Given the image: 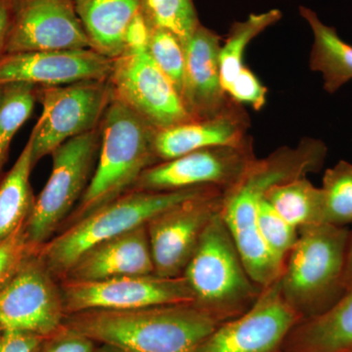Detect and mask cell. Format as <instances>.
I'll return each instance as SVG.
<instances>
[{
    "mask_svg": "<svg viewBox=\"0 0 352 352\" xmlns=\"http://www.w3.org/2000/svg\"><path fill=\"white\" fill-rule=\"evenodd\" d=\"M328 148L319 139L303 138L296 147H281L254 159L239 180L223 192L220 215L237 245L245 270L259 286L272 283L283 270L259 236L256 208L267 190L308 173H319Z\"/></svg>",
    "mask_w": 352,
    "mask_h": 352,
    "instance_id": "obj_1",
    "label": "cell"
},
{
    "mask_svg": "<svg viewBox=\"0 0 352 352\" xmlns=\"http://www.w3.org/2000/svg\"><path fill=\"white\" fill-rule=\"evenodd\" d=\"M220 324L194 302L85 310L66 315L63 321L65 327L96 344L126 352H195Z\"/></svg>",
    "mask_w": 352,
    "mask_h": 352,
    "instance_id": "obj_2",
    "label": "cell"
},
{
    "mask_svg": "<svg viewBox=\"0 0 352 352\" xmlns=\"http://www.w3.org/2000/svg\"><path fill=\"white\" fill-rule=\"evenodd\" d=\"M99 131L96 168L64 228L131 191L148 168L160 163L154 147L156 129L117 99L104 113Z\"/></svg>",
    "mask_w": 352,
    "mask_h": 352,
    "instance_id": "obj_3",
    "label": "cell"
},
{
    "mask_svg": "<svg viewBox=\"0 0 352 352\" xmlns=\"http://www.w3.org/2000/svg\"><path fill=\"white\" fill-rule=\"evenodd\" d=\"M349 233L347 227L328 223L298 229L280 275V289L300 320L323 314L346 293Z\"/></svg>",
    "mask_w": 352,
    "mask_h": 352,
    "instance_id": "obj_4",
    "label": "cell"
},
{
    "mask_svg": "<svg viewBox=\"0 0 352 352\" xmlns=\"http://www.w3.org/2000/svg\"><path fill=\"white\" fill-rule=\"evenodd\" d=\"M212 189H214V187L177 191L132 189L63 228L61 232L39 248L38 256L51 274L60 281L66 276L76 259L89 248L145 226L152 217L166 208Z\"/></svg>",
    "mask_w": 352,
    "mask_h": 352,
    "instance_id": "obj_5",
    "label": "cell"
},
{
    "mask_svg": "<svg viewBox=\"0 0 352 352\" xmlns=\"http://www.w3.org/2000/svg\"><path fill=\"white\" fill-rule=\"evenodd\" d=\"M182 276L194 303L220 323L251 309L263 287L250 276L221 215L210 222Z\"/></svg>",
    "mask_w": 352,
    "mask_h": 352,
    "instance_id": "obj_6",
    "label": "cell"
},
{
    "mask_svg": "<svg viewBox=\"0 0 352 352\" xmlns=\"http://www.w3.org/2000/svg\"><path fill=\"white\" fill-rule=\"evenodd\" d=\"M98 129L66 141L52 152L50 179L25 222L28 240L39 250L60 230L92 177L100 151Z\"/></svg>",
    "mask_w": 352,
    "mask_h": 352,
    "instance_id": "obj_7",
    "label": "cell"
},
{
    "mask_svg": "<svg viewBox=\"0 0 352 352\" xmlns=\"http://www.w3.org/2000/svg\"><path fill=\"white\" fill-rule=\"evenodd\" d=\"M43 113L32 129V164L52 154L69 139L98 129L113 100L109 80H82L54 87H38Z\"/></svg>",
    "mask_w": 352,
    "mask_h": 352,
    "instance_id": "obj_8",
    "label": "cell"
},
{
    "mask_svg": "<svg viewBox=\"0 0 352 352\" xmlns=\"http://www.w3.org/2000/svg\"><path fill=\"white\" fill-rule=\"evenodd\" d=\"M108 80L113 99L131 109L157 131L193 120L177 89L147 50L126 51L113 60Z\"/></svg>",
    "mask_w": 352,
    "mask_h": 352,
    "instance_id": "obj_9",
    "label": "cell"
},
{
    "mask_svg": "<svg viewBox=\"0 0 352 352\" xmlns=\"http://www.w3.org/2000/svg\"><path fill=\"white\" fill-rule=\"evenodd\" d=\"M65 314L90 309L127 310L193 302L194 295L183 276L166 278L127 275L96 280H60Z\"/></svg>",
    "mask_w": 352,
    "mask_h": 352,
    "instance_id": "obj_10",
    "label": "cell"
},
{
    "mask_svg": "<svg viewBox=\"0 0 352 352\" xmlns=\"http://www.w3.org/2000/svg\"><path fill=\"white\" fill-rule=\"evenodd\" d=\"M223 192L210 190L166 208L146 223L155 274L182 276L206 228L221 212Z\"/></svg>",
    "mask_w": 352,
    "mask_h": 352,
    "instance_id": "obj_11",
    "label": "cell"
},
{
    "mask_svg": "<svg viewBox=\"0 0 352 352\" xmlns=\"http://www.w3.org/2000/svg\"><path fill=\"white\" fill-rule=\"evenodd\" d=\"M65 316L59 281L38 252L0 289V333L21 331L45 338L63 326Z\"/></svg>",
    "mask_w": 352,
    "mask_h": 352,
    "instance_id": "obj_12",
    "label": "cell"
},
{
    "mask_svg": "<svg viewBox=\"0 0 352 352\" xmlns=\"http://www.w3.org/2000/svg\"><path fill=\"white\" fill-rule=\"evenodd\" d=\"M256 159L252 139L240 146H219L183 155L150 166L140 175L133 189L148 191L233 186Z\"/></svg>",
    "mask_w": 352,
    "mask_h": 352,
    "instance_id": "obj_13",
    "label": "cell"
},
{
    "mask_svg": "<svg viewBox=\"0 0 352 352\" xmlns=\"http://www.w3.org/2000/svg\"><path fill=\"white\" fill-rule=\"evenodd\" d=\"M300 317L284 300L280 276L264 287L251 309L220 324L195 352H282Z\"/></svg>",
    "mask_w": 352,
    "mask_h": 352,
    "instance_id": "obj_14",
    "label": "cell"
},
{
    "mask_svg": "<svg viewBox=\"0 0 352 352\" xmlns=\"http://www.w3.org/2000/svg\"><path fill=\"white\" fill-rule=\"evenodd\" d=\"M91 50L75 0H14L6 53Z\"/></svg>",
    "mask_w": 352,
    "mask_h": 352,
    "instance_id": "obj_15",
    "label": "cell"
},
{
    "mask_svg": "<svg viewBox=\"0 0 352 352\" xmlns=\"http://www.w3.org/2000/svg\"><path fill=\"white\" fill-rule=\"evenodd\" d=\"M113 60L92 50L30 51L0 57V87L30 83L54 87L82 80H107Z\"/></svg>",
    "mask_w": 352,
    "mask_h": 352,
    "instance_id": "obj_16",
    "label": "cell"
},
{
    "mask_svg": "<svg viewBox=\"0 0 352 352\" xmlns=\"http://www.w3.org/2000/svg\"><path fill=\"white\" fill-rule=\"evenodd\" d=\"M221 45V36L201 24L183 45L185 78L182 99L193 120L214 117L232 103L220 80Z\"/></svg>",
    "mask_w": 352,
    "mask_h": 352,
    "instance_id": "obj_17",
    "label": "cell"
},
{
    "mask_svg": "<svg viewBox=\"0 0 352 352\" xmlns=\"http://www.w3.org/2000/svg\"><path fill=\"white\" fill-rule=\"evenodd\" d=\"M249 126L247 113L232 101L214 117L191 120L157 131L155 153L159 162H164L207 148L243 145L251 140L247 135Z\"/></svg>",
    "mask_w": 352,
    "mask_h": 352,
    "instance_id": "obj_18",
    "label": "cell"
},
{
    "mask_svg": "<svg viewBox=\"0 0 352 352\" xmlns=\"http://www.w3.org/2000/svg\"><path fill=\"white\" fill-rule=\"evenodd\" d=\"M149 274H155V267L145 224L89 248L63 279L96 281Z\"/></svg>",
    "mask_w": 352,
    "mask_h": 352,
    "instance_id": "obj_19",
    "label": "cell"
},
{
    "mask_svg": "<svg viewBox=\"0 0 352 352\" xmlns=\"http://www.w3.org/2000/svg\"><path fill=\"white\" fill-rule=\"evenodd\" d=\"M75 4L90 48L111 60L122 56L127 29L142 12L143 0H75Z\"/></svg>",
    "mask_w": 352,
    "mask_h": 352,
    "instance_id": "obj_20",
    "label": "cell"
},
{
    "mask_svg": "<svg viewBox=\"0 0 352 352\" xmlns=\"http://www.w3.org/2000/svg\"><path fill=\"white\" fill-rule=\"evenodd\" d=\"M352 349V286L330 309L291 329L282 352H349Z\"/></svg>",
    "mask_w": 352,
    "mask_h": 352,
    "instance_id": "obj_21",
    "label": "cell"
},
{
    "mask_svg": "<svg viewBox=\"0 0 352 352\" xmlns=\"http://www.w3.org/2000/svg\"><path fill=\"white\" fill-rule=\"evenodd\" d=\"M300 14L314 36L310 69L321 74L324 89L333 94L352 80V45L340 38L335 28L324 24L312 9L300 6Z\"/></svg>",
    "mask_w": 352,
    "mask_h": 352,
    "instance_id": "obj_22",
    "label": "cell"
},
{
    "mask_svg": "<svg viewBox=\"0 0 352 352\" xmlns=\"http://www.w3.org/2000/svg\"><path fill=\"white\" fill-rule=\"evenodd\" d=\"M32 168V139L30 135L17 161L0 183V242L25 223L34 208L36 198L30 182Z\"/></svg>",
    "mask_w": 352,
    "mask_h": 352,
    "instance_id": "obj_23",
    "label": "cell"
},
{
    "mask_svg": "<svg viewBox=\"0 0 352 352\" xmlns=\"http://www.w3.org/2000/svg\"><path fill=\"white\" fill-rule=\"evenodd\" d=\"M264 199L296 228L324 223L323 191L307 176L274 185Z\"/></svg>",
    "mask_w": 352,
    "mask_h": 352,
    "instance_id": "obj_24",
    "label": "cell"
},
{
    "mask_svg": "<svg viewBox=\"0 0 352 352\" xmlns=\"http://www.w3.org/2000/svg\"><path fill=\"white\" fill-rule=\"evenodd\" d=\"M282 17L281 11L271 9L267 12L251 14L247 19L234 22L231 25L219 53L220 80L226 94L245 66L244 56L248 45L261 32L279 22Z\"/></svg>",
    "mask_w": 352,
    "mask_h": 352,
    "instance_id": "obj_25",
    "label": "cell"
},
{
    "mask_svg": "<svg viewBox=\"0 0 352 352\" xmlns=\"http://www.w3.org/2000/svg\"><path fill=\"white\" fill-rule=\"evenodd\" d=\"M38 87L30 83H10L0 87V173L3 170L11 143L31 117Z\"/></svg>",
    "mask_w": 352,
    "mask_h": 352,
    "instance_id": "obj_26",
    "label": "cell"
},
{
    "mask_svg": "<svg viewBox=\"0 0 352 352\" xmlns=\"http://www.w3.org/2000/svg\"><path fill=\"white\" fill-rule=\"evenodd\" d=\"M321 189L324 223L342 227L352 224V164L342 160L326 170Z\"/></svg>",
    "mask_w": 352,
    "mask_h": 352,
    "instance_id": "obj_27",
    "label": "cell"
},
{
    "mask_svg": "<svg viewBox=\"0 0 352 352\" xmlns=\"http://www.w3.org/2000/svg\"><path fill=\"white\" fill-rule=\"evenodd\" d=\"M143 9L155 28L170 32L183 45L201 25L193 0H143Z\"/></svg>",
    "mask_w": 352,
    "mask_h": 352,
    "instance_id": "obj_28",
    "label": "cell"
},
{
    "mask_svg": "<svg viewBox=\"0 0 352 352\" xmlns=\"http://www.w3.org/2000/svg\"><path fill=\"white\" fill-rule=\"evenodd\" d=\"M256 226L259 236L272 256L285 263L298 238V229L284 219L265 199L256 208Z\"/></svg>",
    "mask_w": 352,
    "mask_h": 352,
    "instance_id": "obj_29",
    "label": "cell"
},
{
    "mask_svg": "<svg viewBox=\"0 0 352 352\" xmlns=\"http://www.w3.org/2000/svg\"><path fill=\"white\" fill-rule=\"evenodd\" d=\"M147 51L157 67L170 78L182 98L185 78V53L182 41L170 32L154 28Z\"/></svg>",
    "mask_w": 352,
    "mask_h": 352,
    "instance_id": "obj_30",
    "label": "cell"
},
{
    "mask_svg": "<svg viewBox=\"0 0 352 352\" xmlns=\"http://www.w3.org/2000/svg\"><path fill=\"white\" fill-rule=\"evenodd\" d=\"M38 252L28 240L25 223L0 242V289L13 279L25 261Z\"/></svg>",
    "mask_w": 352,
    "mask_h": 352,
    "instance_id": "obj_31",
    "label": "cell"
},
{
    "mask_svg": "<svg viewBox=\"0 0 352 352\" xmlns=\"http://www.w3.org/2000/svg\"><path fill=\"white\" fill-rule=\"evenodd\" d=\"M227 94L236 103L249 104L254 110L259 111L266 104L267 88L264 87L251 69L244 66L236 76Z\"/></svg>",
    "mask_w": 352,
    "mask_h": 352,
    "instance_id": "obj_32",
    "label": "cell"
},
{
    "mask_svg": "<svg viewBox=\"0 0 352 352\" xmlns=\"http://www.w3.org/2000/svg\"><path fill=\"white\" fill-rule=\"evenodd\" d=\"M96 344L82 333L63 325L44 338L36 352H92Z\"/></svg>",
    "mask_w": 352,
    "mask_h": 352,
    "instance_id": "obj_33",
    "label": "cell"
},
{
    "mask_svg": "<svg viewBox=\"0 0 352 352\" xmlns=\"http://www.w3.org/2000/svg\"><path fill=\"white\" fill-rule=\"evenodd\" d=\"M154 28L143 9L142 12L139 13L134 18L127 29L126 38H124L126 51L136 52V51L147 50Z\"/></svg>",
    "mask_w": 352,
    "mask_h": 352,
    "instance_id": "obj_34",
    "label": "cell"
},
{
    "mask_svg": "<svg viewBox=\"0 0 352 352\" xmlns=\"http://www.w3.org/2000/svg\"><path fill=\"white\" fill-rule=\"evenodd\" d=\"M43 339L36 333L6 331L0 333V352H36Z\"/></svg>",
    "mask_w": 352,
    "mask_h": 352,
    "instance_id": "obj_35",
    "label": "cell"
},
{
    "mask_svg": "<svg viewBox=\"0 0 352 352\" xmlns=\"http://www.w3.org/2000/svg\"><path fill=\"white\" fill-rule=\"evenodd\" d=\"M14 0H0V57L6 54L13 20Z\"/></svg>",
    "mask_w": 352,
    "mask_h": 352,
    "instance_id": "obj_36",
    "label": "cell"
},
{
    "mask_svg": "<svg viewBox=\"0 0 352 352\" xmlns=\"http://www.w3.org/2000/svg\"><path fill=\"white\" fill-rule=\"evenodd\" d=\"M344 283L346 289L352 286V230L349 233V244H347Z\"/></svg>",
    "mask_w": 352,
    "mask_h": 352,
    "instance_id": "obj_37",
    "label": "cell"
},
{
    "mask_svg": "<svg viewBox=\"0 0 352 352\" xmlns=\"http://www.w3.org/2000/svg\"><path fill=\"white\" fill-rule=\"evenodd\" d=\"M92 352H126L119 347L111 346V344H97Z\"/></svg>",
    "mask_w": 352,
    "mask_h": 352,
    "instance_id": "obj_38",
    "label": "cell"
},
{
    "mask_svg": "<svg viewBox=\"0 0 352 352\" xmlns=\"http://www.w3.org/2000/svg\"><path fill=\"white\" fill-rule=\"evenodd\" d=\"M349 352H352V349H351V351H349Z\"/></svg>",
    "mask_w": 352,
    "mask_h": 352,
    "instance_id": "obj_39",
    "label": "cell"
}]
</instances>
